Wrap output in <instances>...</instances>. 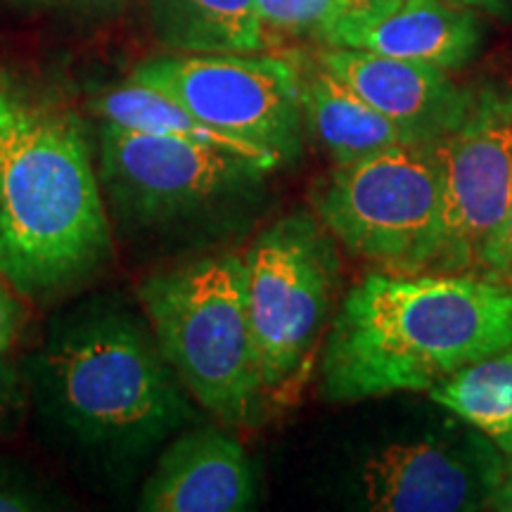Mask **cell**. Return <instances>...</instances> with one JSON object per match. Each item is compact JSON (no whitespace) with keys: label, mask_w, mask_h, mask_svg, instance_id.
Returning a JSON list of instances; mask_svg holds the SVG:
<instances>
[{"label":"cell","mask_w":512,"mask_h":512,"mask_svg":"<svg viewBox=\"0 0 512 512\" xmlns=\"http://www.w3.org/2000/svg\"><path fill=\"white\" fill-rule=\"evenodd\" d=\"M74 8L93 12V15H110V12H117L126 0H67Z\"/></svg>","instance_id":"obj_24"},{"label":"cell","mask_w":512,"mask_h":512,"mask_svg":"<svg viewBox=\"0 0 512 512\" xmlns=\"http://www.w3.org/2000/svg\"><path fill=\"white\" fill-rule=\"evenodd\" d=\"M505 456H512V439H510V444H508V448H505Z\"/></svg>","instance_id":"obj_27"},{"label":"cell","mask_w":512,"mask_h":512,"mask_svg":"<svg viewBox=\"0 0 512 512\" xmlns=\"http://www.w3.org/2000/svg\"><path fill=\"white\" fill-rule=\"evenodd\" d=\"M489 510L496 512H512V456H505L503 477L498 482L494 496L489 501Z\"/></svg>","instance_id":"obj_23"},{"label":"cell","mask_w":512,"mask_h":512,"mask_svg":"<svg viewBox=\"0 0 512 512\" xmlns=\"http://www.w3.org/2000/svg\"><path fill=\"white\" fill-rule=\"evenodd\" d=\"M242 261L261 396L285 406L309 380L337 309V240L313 211H292L261 230Z\"/></svg>","instance_id":"obj_5"},{"label":"cell","mask_w":512,"mask_h":512,"mask_svg":"<svg viewBox=\"0 0 512 512\" xmlns=\"http://www.w3.org/2000/svg\"><path fill=\"white\" fill-rule=\"evenodd\" d=\"M512 344V290L472 275H363L339 299L320 354V394L356 403L434 384Z\"/></svg>","instance_id":"obj_1"},{"label":"cell","mask_w":512,"mask_h":512,"mask_svg":"<svg viewBox=\"0 0 512 512\" xmlns=\"http://www.w3.org/2000/svg\"><path fill=\"white\" fill-rule=\"evenodd\" d=\"M375 0H256L268 38H311L325 43L332 29L351 12Z\"/></svg>","instance_id":"obj_18"},{"label":"cell","mask_w":512,"mask_h":512,"mask_svg":"<svg viewBox=\"0 0 512 512\" xmlns=\"http://www.w3.org/2000/svg\"><path fill=\"white\" fill-rule=\"evenodd\" d=\"M36 484L17 467L0 463V512L46 510L48 505Z\"/></svg>","instance_id":"obj_21"},{"label":"cell","mask_w":512,"mask_h":512,"mask_svg":"<svg viewBox=\"0 0 512 512\" xmlns=\"http://www.w3.org/2000/svg\"><path fill=\"white\" fill-rule=\"evenodd\" d=\"M313 57L358 98L420 143L453 131L475 100V88L460 86L451 79V72L425 62L328 46Z\"/></svg>","instance_id":"obj_11"},{"label":"cell","mask_w":512,"mask_h":512,"mask_svg":"<svg viewBox=\"0 0 512 512\" xmlns=\"http://www.w3.org/2000/svg\"><path fill=\"white\" fill-rule=\"evenodd\" d=\"M254 465L238 439L219 427L174 434L145 479V512H242L254 508Z\"/></svg>","instance_id":"obj_13"},{"label":"cell","mask_w":512,"mask_h":512,"mask_svg":"<svg viewBox=\"0 0 512 512\" xmlns=\"http://www.w3.org/2000/svg\"><path fill=\"white\" fill-rule=\"evenodd\" d=\"M306 131L328 152L332 164H347L389 145L420 143L358 98L316 57L299 60Z\"/></svg>","instance_id":"obj_14"},{"label":"cell","mask_w":512,"mask_h":512,"mask_svg":"<svg viewBox=\"0 0 512 512\" xmlns=\"http://www.w3.org/2000/svg\"><path fill=\"white\" fill-rule=\"evenodd\" d=\"M95 112L100 114L102 124H112L128 131L152 133V136L178 138L188 143H200L219 150L235 152V155L256 159V162L271 166H280V159H275L268 152L256 150V147L242 143L238 138H230L226 133L216 131L200 121L197 117L178 105L174 98L157 91V88L143 86V83L128 81L124 86L112 88L105 95H100L95 102Z\"/></svg>","instance_id":"obj_16"},{"label":"cell","mask_w":512,"mask_h":512,"mask_svg":"<svg viewBox=\"0 0 512 512\" xmlns=\"http://www.w3.org/2000/svg\"><path fill=\"white\" fill-rule=\"evenodd\" d=\"M12 290L15 287L0 275V358L8 356L15 347L27 320V311Z\"/></svg>","instance_id":"obj_22"},{"label":"cell","mask_w":512,"mask_h":512,"mask_svg":"<svg viewBox=\"0 0 512 512\" xmlns=\"http://www.w3.org/2000/svg\"><path fill=\"white\" fill-rule=\"evenodd\" d=\"M313 216L380 271L427 273L439 245L441 166L434 140L399 143L330 171L311 185Z\"/></svg>","instance_id":"obj_6"},{"label":"cell","mask_w":512,"mask_h":512,"mask_svg":"<svg viewBox=\"0 0 512 512\" xmlns=\"http://www.w3.org/2000/svg\"><path fill=\"white\" fill-rule=\"evenodd\" d=\"M138 302L185 392L221 425H252L266 406L242 256L207 254L150 273Z\"/></svg>","instance_id":"obj_4"},{"label":"cell","mask_w":512,"mask_h":512,"mask_svg":"<svg viewBox=\"0 0 512 512\" xmlns=\"http://www.w3.org/2000/svg\"><path fill=\"white\" fill-rule=\"evenodd\" d=\"M27 408V389L12 363L0 358V441H5L22 422Z\"/></svg>","instance_id":"obj_20"},{"label":"cell","mask_w":512,"mask_h":512,"mask_svg":"<svg viewBox=\"0 0 512 512\" xmlns=\"http://www.w3.org/2000/svg\"><path fill=\"white\" fill-rule=\"evenodd\" d=\"M434 147L441 166V228L427 273L479 278L512 190V88H477L465 119Z\"/></svg>","instance_id":"obj_9"},{"label":"cell","mask_w":512,"mask_h":512,"mask_svg":"<svg viewBox=\"0 0 512 512\" xmlns=\"http://www.w3.org/2000/svg\"><path fill=\"white\" fill-rule=\"evenodd\" d=\"M460 3L470 5V8H482L489 12H501L503 8H508L512 0H460Z\"/></svg>","instance_id":"obj_25"},{"label":"cell","mask_w":512,"mask_h":512,"mask_svg":"<svg viewBox=\"0 0 512 512\" xmlns=\"http://www.w3.org/2000/svg\"><path fill=\"white\" fill-rule=\"evenodd\" d=\"M43 418L95 463L136 465L195 420L147 318L88 304L55 325L31 370Z\"/></svg>","instance_id":"obj_3"},{"label":"cell","mask_w":512,"mask_h":512,"mask_svg":"<svg viewBox=\"0 0 512 512\" xmlns=\"http://www.w3.org/2000/svg\"><path fill=\"white\" fill-rule=\"evenodd\" d=\"M12 3H19V5H41V3H48V0H12Z\"/></svg>","instance_id":"obj_26"},{"label":"cell","mask_w":512,"mask_h":512,"mask_svg":"<svg viewBox=\"0 0 512 512\" xmlns=\"http://www.w3.org/2000/svg\"><path fill=\"white\" fill-rule=\"evenodd\" d=\"M479 278L491 280V283H498L512 290V190L501 228H498L496 238L491 240V245L484 254Z\"/></svg>","instance_id":"obj_19"},{"label":"cell","mask_w":512,"mask_h":512,"mask_svg":"<svg viewBox=\"0 0 512 512\" xmlns=\"http://www.w3.org/2000/svg\"><path fill=\"white\" fill-rule=\"evenodd\" d=\"M131 81L166 93L192 117L280 164L302 152L306 121L297 57L176 53L138 64Z\"/></svg>","instance_id":"obj_7"},{"label":"cell","mask_w":512,"mask_h":512,"mask_svg":"<svg viewBox=\"0 0 512 512\" xmlns=\"http://www.w3.org/2000/svg\"><path fill=\"white\" fill-rule=\"evenodd\" d=\"M150 27L174 53H264L256 0H145Z\"/></svg>","instance_id":"obj_15"},{"label":"cell","mask_w":512,"mask_h":512,"mask_svg":"<svg viewBox=\"0 0 512 512\" xmlns=\"http://www.w3.org/2000/svg\"><path fill=\"white\" fill-rule=\"evenodd\" d=\"M110 259V211L81 119L0 74V275L19 294L50 297Z\"/></svg>","instance_id":"obj_2"},{"label":"cell","mask_w":512,"mask_h":512,"mask_svg":"<svg viewBox=\"0 0 512 512\" xmlns=\"http://www.w3.org/2000/svg\"><path fill=\"white\" fill-rule=\"evenodd\" d=\"M271 166L188 140L100 126L98 178L107 211L159 226L207 211L268 176Z\"/></svg>","instance_id":"obj_8"},{"label":"cell","mask_w":512,"mask_h":512,"mask_svg":"<svg viewBox=\"0 0 512 512\" xmlns=\"http://www.w3.org/2000/svg\"><path fill=\"white\" fill-rule=\"evenodd\" d=\"M484 27L460 0H375L351 12L323 46L368 50L458 72L479 53Z\"/></svg>","instance_id":"obj_12"},{"label":"cell","mask_w":512,"mask_h":512,"mask_svg":"<svg viewBox=\"0 0 512 512\" xmlns=\"http://www.w3.org/2000/svg\"><path fill=\"white\" fill-rule=\"evenodd\" d=\"M396 441L366 458L358 501L373 512L489 510L503 477L505 453L484 432Z\"/></svg>","instance_id":"obj_10"},{"label":"cell","mask_w":512,"mask_h":512,"mask_svg":"<svg viewBox=\"0 0 512 512\" xmlns=\"http://www.w3.org/2000/svg\"><path fill=\"white\" fill-rule=\"evenodd\" d=\"M430 396L505 453L512 439V344L434 384Z\"/></svg>","instance_id":"obj_17"}]
</instances>
